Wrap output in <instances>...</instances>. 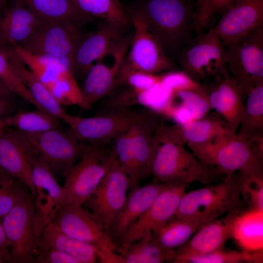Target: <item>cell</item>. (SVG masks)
<instances>
[{
	"mask_svg": "<svg viewBox=\"0 0 263 263\" xmlns=\"http://www.w3.org/2000/svg\"><path fill=\"white\" fill-rule=\"evenodd\" d=\"M187 145L201 161L227 175L236 171L263 175V138L249 140L228 132L203 143Z\"/></svg>",
	"mask_w": 263,
	"mask_h": 263,
	"instance_id": "cell-1",
	"label": "cell"
},
{
	"mask_svg": "<svg viewBox=\"0 0 263 263\" xmlns=\"http://www.w3.org/2000/svg\"><path fill=\"white\" fill-rule=\"evenodd\" d=\"M156 140L157 148L150 172L156 182L189 184L196 181L207 185L225 174L201 161L192 152L187 151L185 144L165 134L161 125L157 131Z\"/></svg>",
	"mask_w": 263,
	"mask_h": 263,
	"instance_id": "cell-2",
	"label": "cell"
},
{
	"mask_svg": "<svg viewBox=\"0 0 263 263\" xmlns=\"http://www.w3.org/2000/svg\"><path fill=\"white\" fill-rule=\"evenodd\" d=\"M133 10L166 53L181 50L191 40L194 12L187 0H142Z\"/></svg>",
	"mask_w": 263,
	"mask_h": 263,
	"instance_id": "cell-3",
	"label": "cell"
},
{
	"mask_svg": "<svg viewBox=\"0 0 263 263\" xmlns=\"http://www.w3.org/2000/svg\"><path fill=\"white\" fill-rule=\"evenodd\" d=\"M241 197L233 173L221 184H207L185 192L175 216L205 224L225 213L237 212L243 204Z\"/></svg>",
	"mask_w": 263,
	"mask_h": 263,
	"instance_id": "cell-4",
	"label": "cell"
},
{
	"mask_svg": "<svg viewBox=\"0 0 263 263\" xmlns=\"http://www.w3.org/2000/svg\"><path fill=\"white\" fill-rule=\"evenodd\" d=\"M12 135L30 163L32 179L36 191L35 231L38 241L44 228L55 216L64 201L63 187L57 183L47 162L32 148L17 130Z\"/></svg>",
	"mask_w": 263,
	"mask_h": 263,
	"instance_id": "cell-5",
	"label": "cell"
},
{
	"mask_svg": "<svg viewBox=\"0 0 263 263\" xmlns=\"http://www.w3.org/2000/svg\"><path fill=\"white\" fill-rule=\"evenodd\" d=\"M115 159L112 147L108 149L106 146L83 143L80 157L65 178L63 206L84 204L94 192Z\"/></svg>",
	"mask_w": 263,
	"mask_h": 263,
	"instance_id": "cell-6",
	"label": "cell"
},
{
	"mask_svg": "<svg viewBox=\"0 0 263 263\" xmlns=\"http://www.w3.org/2000/svg\"><path fill=\"white\" fill-rule=\"evenodd\" d=\"M49 223L66 235L97 247L105 263H121V257L116 252V245L108 232L81 205L62 206Z\"/></svg>",
	"mask_w": 263,
	"mask_h": 263,
	"instance_id": "cell-7",
	"label": "cell"
},
{
	"mask_svg": "<svg viewBox=\"0 0 263 263\" xmlns=\"http://www.w3.org/2000/svg\"><path fill=\"white\" fill-rule=\"evenodd\" d=\"M227 46L228 71L246 96L255 87L263 84V26Z\"/></svg>",
	"mask_w": 263,
	"mask_h": 263,
	"instance_id": "cell-8",
	"label": "cell"
},
{
	"mask_svg": "<svg viewBox=\"0 0 263 263\" xmlns=\"http://www.w3.org/2000/svg\"><path fill=\"white\" fill-rule=\"evenodd\" d=\"M35 217L34 196L28 188L1 220L10 244L12 263L33 262L38 244L35 231Z\"/></svg>",
	"mask_w": 263,
	"mask_h": 263,
	"instance_id": "cell-9",
	"label": "cell"
},
{
	"mask_svg": "<svg viewBox=\"0 0 263 263\" xmlns=\"http://www.w3.org/2000/svg\"><path fill=\"white\" fill-rule=\"evenodd\" d=\"M19 132L47 162L55 176L65 178L82 154L83 143L70 129L68 131L60 128L38 133Z\"/></svg>",
	"mask_w": 263,
	"mask_h": 263,
	"instance_id": "cell-10",
	"label": "cell"
},
{
	"mask_svg": "<svg viewBox=\"0 0 263 263\" xmlns=\"http://www.w3.org/2000/svg\"><path fill=\"white\" fill-rule=\"evenodd\" d=\"M222 43L211 28L184 51L180 58L182 71L200 83L210 77L218 81L229 76Z\"/></svg>",
	"mask_w": 263,
	"mask_h": 263,
	"instance_id": "cell-11",
	"label": "cell"
},
{
	"mask_svg": "<svg viewBox=\"0 0 263 263\" xmlns=\"http://www.w3.org/2000/svg\"><path fill=\"white\" fill-rule=\"evenodd\" d=\"M134 34L122 67L152 74L174 67L172 60L149 30L141 17L133 9L128 11Z\"/></svg>",
	"mask_w": 263,
	"mask_h": 263,
	"instance_id": "cell-12",
	"label": "cell"
},
{
	"mask_svg": "<svg viewBox=\"0 0 263 263\" xmlns=\"http://www.w3.org/2000/svg\"><path fill=\"white\" fill-rule=\"evenodd\" d=\"M130 180L116 157L94 192L84 203L109 233L111 226L127 199Z\"/></svg>",
	"mask_w": 263,
	"mask_h": 263,
	"instance_id": "cell-13",
	"label": "cell"
},
{
	"mask_svg": "<svg viewBox=\"0 0 263 263\" xmlns=\"http://www.w3.org/2000/svg\"><path fill=\"white\" fill-rule=\"evenodd\" d=\"M188 185L182 183L168 184L148 210L129 228L117 245L116 252L122 255L133 242L175 217Z\"/></svg>",
	"mask_w": 263,
	"mask_h": 263,
	"instance_id": "cell-14",
	"label": "cell"
},
{
	"mask_svg": "<svg viewBox=\"0 0 263 263\" xmlns=\"http://www.w3.org/2000/svg\"><path fill=\"white\" fill-rule=\"evenodd\" d=\"M141 111L125 108L109 111L93 117L74 115L68 126L81 142L106 146L117 135L129 129Z\"/></svg>",
	"mask_w": 263,
	"mask_h": 263,
	"instance_id": "cell-15",
	"label": "cell"
},
{
	"mask_svg": "<svg viewBox=\"0 0 263 263\" xmlns=\"http://www.w3.org/2000/svg\"><path fill=\"white\" fill-rule=\"evenodd\" d=\"M82 33L79 28L59 22H46L26 40L18 45L33 54L72 57Z\"/></svg>",
	"mask_w": 263,
	"mask_h": 263,
	"instance_id": "cell-16",
	"label": "cell"
},
{
	"mask_svg": "<svg viewBox=\"0 0 263 263\" xmlns=\"http://www.w3.org/2000/svg\"><path fill=\"white\" fill-rule=\"evenodd\" d=\"M263 24V0H234L213 29L228 45Z\"/></svg>",
	"mask_w": 263,
	"mask_h": 263,
	"instance_id": "cell-17",
	"label": "cell"
},
{
	"mask_svg": "<svg viewBox=\"0 0 263 263\" xmlns=\"http://www.w3.org/2000/svg\"><path fill=\"white\" fill-rule=\"evenodd\" d=\"M123 31L105 22L97 30L83 34L71 57L74 75L84 78L94 62L100 61L123 36Z\"/></svg>",
	"mask_w": 263,
	"mask_h": 263,
	"instance_id": "cell-18",
	"label": "cell"
},
{
	"mask_svg": "<svg viewBox=\"0 0 263 263\" xmlns=\"http://www.w3.org/2000/svg\"><path fill=\"white\" fill-rule=\"evenodd\" d=\"M164 121L161 116L147 109L141 111L131 126V138L137 178L139 182L150 174L157 148L156 133Z\"/></svg>",
	"mask_w": 263,
	"mask_h": 263,
	"instance_id": "cell-19",
	"label": "cell"
},
{
	"mask_svg": "<svg viewBox=\"0 0 263 263\" xmlns=\"http://www.w3.org/2000/svg\"><path fill=\"white\" fill-rule=\"evenodd\" d=\"M211 109L220 116L226 128L235 134L244 113L243 91L238 82L228 76L206 85Z\"/></svg>",
	"mask_w": 263,
	"mask_h": 263,
	"instance_id": "cell-20",
	"label": "cell"
},
{
	"mask_svg": "<svg viewBox=\"0 0 263 263\" xmlns=\"http://www.w3.org/2000/svg\"><path fill=\"white\" fill-rule=\"evenodd\" d=\"M129 46L128 41H121L112 66L100 61L88 71L80 88L85 109L92 108L96 102L113 92L115 80L124 61Z\"/></svg>",
	"mask_w": 263,
	"mask_h": 263,
	"instance_id": "cell-21",
	"label": "cell"
},
{
	"mask_svg": "<svg viewBox=\"0 0 263 263\" xmlns=\"http://www.w3.org/2000/svg\"><path fill=\"white\" fill-rule=\"evenodd\" d=\"M168 184L155 181L143 186L134 187L116 216L109 231L116 246L131 226L148 210Z\"/></svg>",
	"mask_w": 263,
	"mask_h": 263,
	"instance_id": "cell-22",
	"label": "cell"
},
{
	"mask_svg": "<svg viewBox=\"0 0 263 263\" xmlns=\"http://www.w3.org/2000/svg\"><path fill=\"white\" fill-rule=\"evenodd\" d=\"M3 52L23 84L29 90L33 97L44 111L69 124L73 115L67 113L49 89L16 55L11 45L0 42Z\"/></svg>",
	"mask_w": 263,
	"mask_h": 263,
	"instance_id": "cell-23",
	"label": "cell"
},
{
	"mask_svg": "<svg viewBox=\"0 0 263 263\" xmlns=\"http://www.w3.org/2000/svg\"><path fill=\"white\" fill-rule=\"evenodd\" d=\"M45 22L21 1L13 0L0 18V42L19 45Z\"/></svg>",
	"mask_w": 263,
	"mask_h": 263,
	"instance_id": "cell-24",
	"label": "cell"
},
{
	"mask_svg": "<svg viewBox=\"0 0 263 263\" xmlns=\"http://www.w3.org/2000/svg\"><path fill=\"white\" fill-rule=\"evenodd\" d=\"M48 249L61 251L78 263H105L103 254L97 247L66 235L50 223L39 236L37 251Z\"/></svg>",
	"mask_w": 263,
	"mask_h": 263,
	"instance_id": "cell-25",
	"label": "cell"
},
{
	"mask_svg": "<svg viewBox=\"0 0 263 263\" xmlns=\"http://www.w3.org/2000/svg\"><path fill=\"white\" fill-rule=\"evenodd\" d=\"M237 212L229 213L223 219H216L203 225L175 252L204 253L222 248L232 238L233 225Z\"/></svg>",
	"mask_w": 263,
	"mask_h": 263,
	"instance_id": "cell-26",
	"label": "cell"
},
{
	"mask_svg": "<svg viewBox=\"0 0 263 263\" xmlns=\"http://www.w3.org/2000/svg\"><path fill=\"white\" fill-rule=\"evenodd\" d=\"M0 168L21 181L35 196L30 164L7 127L0 128Z\"/></svg>",
	"mask_w": 263,
	"mask_h": 263,
	"instance_id": "cell-27",
	"label": "cell"
},
{
	"mask_svg": "<svg viewBox=\"0 0 263 263\" xmlns=\"http://www.w3.org/2000/svg\"><path fill=\"white\" fill-rule=\"evenodd\" d=\"M168 136L185 145L203 143L230 132L220 118L205 117L184 124L162 125Z\"/></svg>",
	"mask_w": 263,
	"mask_h": 263,
	"instance_id": "cell-28",
	"label": "cell"
},
{
	"mask_svg": "<svg viewBox=\"0 0 263 263\" xmlns=\"http://www.w3.org/2000/svg\"><path fill=\"white\" fill-rule=\"evenodd\" d=\"M45 22H59L78 28L94 18L81 12L72 0H19Z\"/></svg>",
	"mask_w": 263,
	"mask_h": 263,
	"instance_id": "cell-29",
	"label": "cell"
},
{
	"mask_svg": "<svg viewBox=\"0 0 263 263\" xmlns=\"http://www.w3.org/2000/svg\"><path fill=\"white\" fill-rule=\"evenodd\" d=\"M12 47L17 56L38 77L59 78L75 75L71 57L33 54L18 45Z\"/></svg>",
	"mask_w": 263,
	"mask_h": 263,
	"instance_id": "cell-30",
	"label": "cell"
},
{
	"mask_svg": "<svg viewBox=\"0 0 263 263\" xmlns=\"http://www.w3.org/2000/svg\"><path fill=\"white\" fill-rule=\"evenodd\" d=\"M232 238L244 250H263V210L250 209L237 214L233 225Z\"/></svg>",
	"mask_w": 263,
	"mask_h": 263,
	"instance_id": "cell-31",
	"label": "cell"
},
{
	"mask_svg": "<svg viewBox=\"0 0 263 263\" xmlns=\"http://www.w3.org/2000/svg\"><path fill=\"white\" fill-rule=\"evenodd\" d=\"M263 250H225L222 248L204 253H176L172 263H261Z\"/></svg>",
	"mask_w": 263,
	"mask_h": 263,
	"instance_id": "cell-32",
	"label": "cell"
},
{
	"mask_svg": "<svg viewBox=\"0 0 263 263\" xmlns=\"http://www.w3.org/2000/svg\"><path fill=\"white\" fill-rule=\"evenodd\" d=\"M83 14L97 18L123 30L131 21L128 11L119 0H72Z\"/></svg>",
	"mask_w": 263,
	"mask_h": 263,
	"instance_id": "cell-33",
	"label": "cell"
},
{
	"mask_svg": "<svg viewBox=\"0 0 263 263\" xmlns=\"http://www.w3.org/2000/svg\"><path fill=\"white\" fill-rule=\"evenodd\" d=\"M175 250L162 248L155 241L151 231L131 244L122 255V263H161L171 262Z\"/></svg>",
	"mask_w": 263,
	"mask_h": 263,
	"instance_id": "cell-34",
	"label": "cell"
},
{
	"mask_svg": "<svg viewBox=\"0 0 263 263\" xmlns=\"http://www.w3.org/2000/svg\"><path fill=\"white\" fill-rule=\"evenodd\" d=\"M204 224L181 220L175 216L151 232L157 244L168 250H175L184 245Z\"/></svg>",
	"mask_w": 263,
	"mask_h": 263,
	"instance_id": "cell-35",
	"label": "cell"
},
{
	"mask_svg": "<svg viewBox=\"0 0 263 263\" xmlns=\"http://www.w3.org/2000/svg\"><path fill=\"white\" fill-rule=\"evenodd\" d=\"M244 113L236 133L247 139L263 137V84L246 95Z\"/></svg>",
	"mask_w": 263,
	"mask_h": 263,
	"instance_id": "cell-36",
	"label": "cell"
},
{
	"mask_svg": "<svg viewBox=\"0 0 263 263\" xmlns=\"http://www.w3.org/2000/svg\"><path fill=\"white\" fill-rule=\"evenodd\" d=\"M60 120L48 112L38 109L20 112L3 120L4 127L25 133H38L60 128Z\"/></svg>",
	"mask_w": 263,
	"mask_h": 263,
	"instance_id": "cell-37",
	"label": "cell"
},
{
	"mask_svg": "<svg viewBox=\"0 0 263 263\" xmlns=\"http://www.w3.org/2000/svg\"><path fill=\"white\" fill-rule=\"evenodd\" d=\"M173 97L172 89L160 81L147 90L136 91L133 103L164 116L172 104Z\"/></svg>",
	"mask_w": 263,
	"mask_h": 263,
	"instance_id": "cell-38",
	"label": "cell"
},
{
	"mask_svg": "<svg viewBox=\"0 0 263 263\" xmlns=\"http://www.w3.org/2000/svg\"><path fill=\"white\" fill-rule=\"evenodd\" d=\"M130 128L113 139L112 147L118 163L129 177L130 188H134L137 186L139 181L136 172Z\"/></svg>",
	"mask_w": 263,
	"mask_h": 263,
	"instance_id": "cell-39",
	"label": "cell"
},
{
	"mask_svg": "<svg viewBox=\"0 0 263 263\" xmlns=\"http://www.w3.org/2000/svg\"><path fill=\"white\" fill-rule=\"evenodd\" d=\"M173 99L185 107L192 115L194 120L205 117L211 109L206 84L199 89L174 91Z\"/></svg>",
	"mask_w": 263,
	"mask_h": 263,
	"instance_id": "cell-40",
	"label": "cell"
},
{
	"mask_svg": "<svg viewBox=\"0 0 263 263\" xmlns=\"http://www.w3.org/2000/svg\"><path fill=\"white\" fill-rule=\"evenodd\" d=\"M240 195L250 209L263 210V175H250L239 172L235 176Z\"/></svg>",
	"mask_w": 263,
	"mask_h": 263,
	"instance_id": "cell-41",
	"label": "cell"
},
{
	"mask_svg": "<svg viewBox=\"0 0 263 263\" xmlns=\"http://www.w3.org/2000/svg\"><path fill=\"white\" fill-rule=\"evenodd\" d=\"M28 188L5 173L0 176V220L17 204Z\"/></svg>",
	"mask_w": 263,
	"mask_h": 263,
	"instance_id": "cell-42",
	"label": "cell"
},
{
	"mask_svg": "<svg viewBox=\"0 0 263 263\" xmlns=\"http://www.w3.org/2000/svg\"><path fill=\"white\" fill-rule=\"evenodd\" d=\"M234 0H199L193 14V29L199 32L207 27L214 17L223 14Z\"/></svg>",
	"mask_w": 263,
	"mask_h": 263,
	"instance_id": "cell-43",
	"label": "cell"
},
{
	"mask_svg": "<svg viewBox=\"0 0 263 263\" xmlns=\"http://www.w3.org/2000/svg\"><path fill=\"white\" fill-rule=\"evenodd\" d=\"M0 80L14 93L43 111L33 97L29 90L23 84L12 65L0 49Z\"/></svg>",
	"mask_w": 263,
	"mask_h": 263,
	"instance_id": "cell-44",
	"label": "cell"
},
{
	"mask_svg": "<svg viewBox=\"0 0 263 263\" xmlns=\"http://www.w3.org/2000/svg\"><path fill=\"white\" fill-rule=\"evenodd\" d=\"M160 81V75L121 66L115 80L113 92L124 86L137 90H145Z\"/></svg>",
	"mask_w": 263,
	"mask_h": 263,
	"instance_id": "cell-45",
	"label": "cell"
},
{
	"mask_svg": "<svg viewBox=\"0 0 263 263\" xmlns=\"http://www.w3.org/2000/svg\"><path fill=\"white\" fill-rule=\"evenodd\" d=\"M160 81L173 92L184 89H196L202 87V83L193 80L183 71H170L160 75Z\"/></svg>",
	"mask_w": 263,
	"mask_h": 263,
	"instance_id": "cell-46",
	"label": "cell"
},
{
	"mask_svg": "<svg viewBox=\"0 0 263 263\" xmlns=\"http://www.w3.org/2000/svg\"><path fill=\"white\" fill-rule=\"evenodd\" d=\"M36 263H78L72 257L54 249L37 251L33 262Z\"/></svg>",
	"mask_w": 263,
	"mask_h": 263,
	"instance_id": "cell-47",
	"label": "cell"
},
{
	"mask_svg": "<svg viewBox=\"0 0 263 263\" xmlns=\"http://www.w3.org/2000/svg\"><path fill=\"white\" fill-rule=\"evenodd\" d=\"M0 258L3 261L12 263L10 246L0 220Z\"/></svg>",
	"mask_w": 263,
	"mask_h": 263,
	"instance_id": "cell-48",
	"label": "cell"
},
{
	"mask_svg": "<svg viewBox=\"0 0 263 263\" xmlns=\"http://www.w3.org/2000/svg\"><path fill=\"white\" fill-rule=\"evenodd\" d=\"M16 109L12 97L0 96V121L13 115Z\"/></svg>",
	"mask_w": 263,
	"mask_h": 263,
	"instance_id": "cell-49",
	"label": "cell"
},
{
	"mask_svg": "<svg viewBox=\"0 0 263 263\" xmlns=\"http://www.w3.org/2000/svg\"><path fill=\"white\" fill-rule=\"evenodd\" d=\"M14 94H15L0 81V96L12 97Z\"/></svg>",
	"mask_w": 263,
	"mask_h": 263,
	"instance_id": "cell-50",
	"label": "cell"
},
{
	"mask_svg": "<svg viewBox=\"0 0 263 263\" xmlns=\"http://www.w3.org/2000/svg\"><path fill=\"white\" fill-rule=\"evenodd\" d=\"M7 0H0V18L6 7V3Z\"/></svg>",
	"mask_w": 263,
	"mask_h": 263,
	"instance_id": "cell-51",
	"label": "cell"
},
{
	"mask_svg": "<svg viewBox=\"0 0 263 263\" xmlns=\"http://www.w3.org/2000/svg\"><path fill=\"white\" fill-rule=\"evenodd\" d=\"M6 172H5L3 170H2L0 168V176H1L2 175H3V174L5 173Z\"/></svg>",
	"mask_w": 263,
	"mask_h": 263,
	"instance_id": "cell-52",
	"label": "cell"
},
{
	"mask_svg": "<svg viewBox=\"0 0 263 263\" xmlns=\"http://www.w3.org/2000/svg\"><path fill=\"white\" fill-rule=\"evenodd\" d=\"M4 127V124L3 121H0V128L3 127Z\"/></svg>",
	"mask_w": 263,
	"mask_h": 263,
	"instance_id": "cell-53",
	"label": "cell"
},
{
	"mask_svg": "<svg viewBox=\"0 0 263 263\" xmlns=\"http://www.w3.org/2000/svg\"><path fill=\"white\" fill-rule=\"evenodd\" d=\"M3 262V261L2 260V259L0 258V263H2Z\"/></svg>",
	"mask_w": 263,
	"mask_h": 263,
	"instance_id": "cell-54",
	"label": "cell"
},
{
	"mask_svg": "<svg viewBox=\"0 0 263 263\" xmlns=\"http://www.w3.org/2000/svg\"><path fill=\"white\" fill-rule=\"evenodd\" d=\"M0 81H1V80H0Z\"/></svg>",
	"mask_w": 263,
	"mask_h": 263,
	"instance_id": "cell-55",
	"label": "cell"
}]
</instances>
